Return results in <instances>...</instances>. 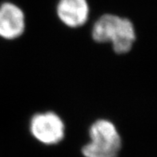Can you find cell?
<instances>
[{
    "label": "cell",
    "instance_id": "obj_1",
    "mask_svg": "<svg viewBox=\"0 0 157 157\" xmlns=\"http://www.w3.org/2000/svg\"><path fill=\"white\" fill-rule=\"evenodd\" d=\"M92 37L98 43H111L115 54H125L133 47L136 34L129 18L104 14L94 23Z\"/></svg>",
    "mask_w": 157,
    "mask_h": 157
},
{
    "label": "cell",
    "instance_id": "obj_2",
    "mask_svg": "<svg viewBox=\"0 0 157 157\" xmlns=\"http://www.w3.org/2000/svg\"><path fill=\"white\" fill-rule=\"evenodd\" d=\"M90 141L82 147L84 157H118L122 139L116 126L111 121L99 119L90 126Z\"/></svg>",
    "mask_w": 157,
    "mask_h": 157
},
{
    "label": "cell",
    "instance_id": "obj_3",
    "mask_svg": "<svg viewBox=\"0 0 157 157\" xmlns=\"http://www.w3.org/2000/svg\"><path fill=\"white\" fill-rule=\"evenodd\" d=\"M30 132L33 137L45 145H56L65 136V124L54 112L35 114L30 121Z\"/></svg>",
    "mask_w": 157,
    "mask_h": 157
},
{
    "label": "cell",
    "instance_id": "obj_4",
    "mask_svg": "<svg viewBox=\"0 0 157 157\" xmlns=\"http://www.w3.org/2000/svg\"><path fill=\"white\" fill-rule=\"evenodd\" d=\"M26 28L25 14L16 4L10 2L0 5V37L6 40L19 38Z\"/></svg>",
    "mask_w": 157,
    "mask_h": 157
},
{
    "label": "cell",
    "instance_id": "obj_5",
    "mask_svg": "<svg viewBox=\"0 0 157 157\" xmlns=\"http://www.w3.org/2000/svg\"><path fill=\"white\" fill-rule=\"evenodd\" d=\"M89 13L87 0H59L56 6L59 19L70 28L84 26L88 22Z\"/></svg>",
    "mask_w": 157,
    "mask_h": 157
}]
</instances>
